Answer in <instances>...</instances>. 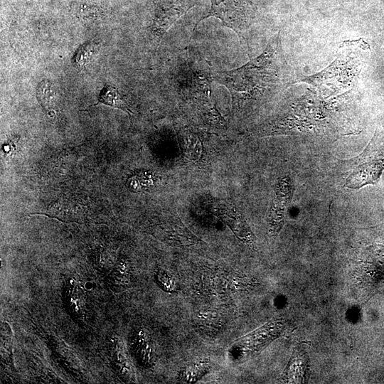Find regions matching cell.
<instances>
[{
    "mask_svg": "<svg viewBox=\"0 0 384 384\" xmlns=\"http://www.w3.org/2000/svg\"><path fill=\"white\" fill-rule=\"evenodd\" d=\"M93 52V47L90 44L82 46L74 58V62L78 67L82 68L89 62Z\"/></svg>",
    "mask_w": 384,
    "mask_h": 384,
    "instance_id": "cell-16",
    "label": "cell"
},
{
    "mask_svg": "<svg viewBox=\"0 0 384 384\" xmlns=\"http://www.w3.org/2000/svg\"><path fill=\"white\" fill-rule=\"evenodd\" d=\"M294 189L288 176L279 178L275 186L268 213L269 232L272 235H277L284 225Z\"/></svg>",
    "mask_w": 384,
    "mask_h": 384,
    "instance_id": "cell-4",
    "label": "cell"
},
{
    "mask_svg": "<svg viewBox=\"0 0 384 384\" xmlns=\"http://www.w3.org/2000/svg\"><path fill=\"white\" fill-rule=\"evenodd\" d=\"M193 6L192 0H164L159 6L153 26V33L161 39L169 28Z\"/></svg>",
    "mask_w": 384,
    "mask_h": 384,
    "instance_id": "cell-7",
    "label": "cell"
},
{
    "mask_svg": "<svg viewBox=\"0 0 384 384\" xmlns=\"http://www.w3.org/2000/svg\"><path fill=\"white\" fill-rule=\"evenodd\" d=\"M352 171L345 186L357 190L374 185L384 170V118L377 124L374 134L361 154L351 161Z\"/></svg>",
    "mask_w": 384,
    "mask_h": 384,
    "instance_id": "cell-2",
    "label": "cell"
},
{
    "mask_svg": "<svg viewBox=\"0 0 384 384\" xmlns=\"http://www.w3.org/2000/svg\"><path fill=\"white\" fill-rule=\"evenodd\" d=\"M153 183L151 174L146 171L139 172L127 180V185L133 191H141L149 188Z\"/></svg>",
    "mask_w": 384,
    "mask_h": 384,
    "instance_id": "cell-13",
    "label": "cell"
},
{
    "mask_svg": "<svg viewBox=\"0 0 384 384\" xmlns=\"http://www.w3.org/2000/svg\"><path fill=\"white\" fill-rule=\"evenodd\" d=\"M129 267L127 265V263H122L117 271L115 272L114 277L117 278L116 279L118 280L120 283L122 284H128L129 279ZM124 285V284H123Z\"/></svg>",
    "mask_w": 384,
    "mask_h": 384,
    "instance_id": "cell-17",
    "label": "cell"
},
{
    "mask_svg": "<svg viewBox=\"0 0 384 384\" xmlns=\"http://www.w3.org/2000/svg\"><path fill=\"white\" fill-rule=\"evenodd\" d=\"M36 92L42 106L49 108L55 105L57 96L56 91L49 81H42L38 85Z\"/></svg>",
    "mask_w": 384,
    "mask_h": 384,
    "instance_id": "cell-11",
    "label": "cell"
},
{
    "mask_svg": "<svg viewBox=\"0 0 384 384\" xmlns=\"http://www.w3.org/2000/svg\"><path fill=\"white\" fill-rule=\"evenodd\" d=\"M117 362L120 366L122 373L127 376L129 380H134V370L129 357L127 353L123 343L118 341L117 344Z\"/></svg>",
    "mask_w": 384,
    "mask_h": 384,
    "instance_id": "cell-12",
    "label": "cell"
},
{
    "mask_svg": "<svg viewBox=\"0 0 384 384\" xmlns=\"http://www.w3.org/2000/svg\"><path fill=\"white\" fill-rule=\"evenodd\" d=\"M184 151L187 156L193 161L198 160L201 155V146L198 138L193 134H187L184 139Z\"/></svg>",
    "mask_w": 384,
    "mask_h": 384,
    "instance_id": "cell-15",
    "label": "cell"
},
{
    "mask_svg": "<svg viewBox=\"0 0 384 384\" xmlns=\"http://www.w3.org/2000/svg\"><path fill=\"white\" fill-rule=\"evenodd\" d=\"M156 277L159 285L164 291L174 293L178 290V283L170 272L164 270H159Z\"/></svg>",
    "mask_w": 384,
    "mask_h": 384,
    "instance_id": "cell-14",
    "label": "cell"
},
{
    "mask_svg": "<svg viewBox=\"0 0 384 384\" xmlns=\"http://www.w3.org/2000/svg\"><path fill=\"white\" fill-rule=\"evenodd\" d=\"M137 352L138 358L144 366H151L154 363V351L149 335L145 329H141L137 336Z\"/></svg>",
    "mask_w": 384,
    "mask_h": 384,
    "instance_id": "cell-10",
    "label": "cell"
},
{
    "mask_svg": "<svg viewBox=\"0 0 384 384\" xmlns=\"http://www.w3.org/2000/svg\"><path fill=\"white\" fill-rule=\"evenodd\" d=\"M210 210L222 220L241 241L250 245L254 244V235L248 225L231 203L224 201H215L211 204Z\"/></svg>",
    "mask_w": 384,
    "mask_h": 384,
    "instance_id": "cell-6",
    "label": "cell"
},
{
    "mask_svg": "<svg viewBox=\"0 0 384 384\" xmlns=\"http://www.w3.org/2000/svg\"><path fill=\"white\" fill-rule=\"evenodd\" d=\"M210 78L228 90L235 113L261 105L295 80L284 55L279 33L259 56L238 68L214 71Z\"/></svg>",
    "mask_w": 384,
    "mask_h": 384,
    "instance_id": "cell-1",
    "label": "cell"
},
{
    "mask_svg": "<svg viewBox=\"0 0 384 384\" xmlns=\"http://www.w3.org/2000/svg\"><path fill=\"white\" fill-rule=\"evenodd\" d=\"M279 324L270 322L259 329L236 340L229 352L232 358L242 360L261 350L278 334Z\"/></svg>",
    "mask_w": 384,
    "mask_h": 384,
    "instance_id": "cell-5",
    "label": "cell"
},
{
    "mask_svg": "<svg viewBox=\"0 0 384 384\" xmlns=\"http://www.w3.org/2000/svg\"><path fill=\"white\" fill-rule=\"evenodd\" d=\"M210 16L220 19L237 34L240 42L247 47L251 26L254 23L255 9L249 0H211V7L203 19Z\"/></svg>",
    "mask_w": 384,
    "mask_h": 384,
    "instance_id": "cell-3",
    "label": "cell"
},
{
    "mask_svg": "<svg viewBox=\"0 0 384 384\" xmlns=\"http://www.w3.org/2000/svg\"><path fill=\"white\" fill-rule=\"evenodd\" d=\"M210 368V363L208 360L201 359L193 361L180 371L178 380L186 383H196L208 373Z\"/></svg>",
    "mask_w": 384,
    "mask_h": 384,
    "instance_id": "cell-8",
    "label": "cell"
},
{
    "mask_svg": "<svg viewBox=\"0 0 384 384\" xmlns=\"http://www.w3.org/2000/svg\"><path fill=\"white\" fill-rule=\"evenodd\" d=\"M99 102L120 109L127 112L129 115L133 113L124 95L121 94L118 89L110 85L105 86L99 95Z\"/></svg>",
    "mask_w": 384,
    "mask_h": 384,
    "instance_id": "cell-9",
    "label": "cell"
}]
</instances>
